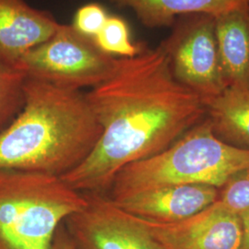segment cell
Masks as SVG:
<instances>
[{"label": "cell", "instance_id": "2e32d148", "mask_svg": "<svg viewBox=\"0 0 249 249\" xmlns=\"http://www.w3.org/2000/svg\"><path fill=\"white\" fill-rule=\"evenodd\" d=\"M218 200L238 215L249 209V167L236 173L227 181Z\"/></svg>", "mask_w": 249, "mask_h": 249}, {"label": "cell", "instance_id": "4fadbf2b", "mask_svg": "<svg viewBox=\"0 0 249 249\" xmlns=\"http://www.w3.org/2000/svg\"><path fill=\"white\" fill-rule=\"evenodd\" d=\"M205 105L214 131L249 149V88L227 86L217 96L206 100Z\"/></svg>", "mask_w": 249, "mask_h": 249}, {"label": "cell", "instance_id": "9a60e30c", "mask_svg": "<svg viewBox=\"0 0 249 249\" xmlns=\"http://www.w3.org/2000/svg\"><path fill=\"white\" fill-rule=\"evenodd\" d=\"M105 53L118 57H132L142 51L145 44L135 43L131 31L124 18L109 15L105 25L93 38Z\"/></svg>", "mask_w": 249, "mask_h": 249}, {"label": "cell", "instance_id": "e0dca14e", "mask_svg": "<svg viewBox=\"0 0 249 249\" xmlns=\"http://www.w3.org/2000/svg\"><path fill=\"white\" fill-rule=\"evenodd\" d=\"M108 16L104 6L98 3H89L76 11L71 25L80 34L94 38L105 25Z\"/></svg>", "mask_w": 249, "mask_h": 249}, {"label": "cell", "instance_id": "ba28073f", "mask_svg": "<svg viewBox=\"0 0 249 249\" xmlns=\"http://www.w3.org/2000/svg\"><path fill=\"white\" fill-rule=\"evenodd\" d=\"M137 218L162 249H241L242 247L240 217L219 200L175 223Z\"/></svg>", "mask_w": 249, "mask_h": 249}, {"label": "cell", "instance_id": "3957f363", "mask_svg": "<svg viewBox=\"0 0 249 249\" xmlns=\"http://www.w3.org/2000/svg\"><path fill=\"white\" fill-rule=\"evenodd\" d=\"M249 167V148L222 141L206 116L165 150L121 170L109 189V196L116 201L140 191L171 185L220 189L233 175Z\"/></svg>", "mask_w": 249, "mask_h": 249}, {"label": "cell", "instance_id": "7a4b0ae2", "mask_svg": "<svg viewBox=\"0 0 249 249\" xmlns=\"http://www.w3.org/2000/svg\"><path fill=\"white\" fill-rule=\"evenodd\" d=\"M101 133L86 93L26 78L23 106L0 131V169L62 178L89 157Z\"/></svg>", "mask_w": 249, "mask_h": 249}, {"label": "cell", "instance_id": "ac0fdd59", "mask_svg": "<svg viewBox=\"0 0 249 249\" xmlns=\"http://www.w3.org/2000/svg\"><path fill=\"white\" fill-rule=\"evenodd\" d=\"M50 249H76L64 223L55 231Z\"/></svg>", "mask_w": 249, "mask_h": 249}, {"label": "cell", "instance_id": "8992f818", "mask_svg": "<svg viewBox=\"0 0 249 249\" xmlns=\"http://www.w3.org/2000/svg\"><path fill=\"white\" fill-rule=\"evenodd\" d=\"M174 77L200 97L213 98L227 87L215 34V15L192 12L178 16L160 45Z\"/></svg>", "mask_w": 249, "mask_h": 249}, {"label": "cell", "instance_id": "6da1fadb", "mask_svg": "<svg viewBox=\"0 0 249 249\" xmlns=\"http://www.w3.org/2000/svg\"><path fill=\"white\" fill-rule=\"evenodd\" d=\"M86 96L102 127L94 150L62 177L76 190L105 192L127 165L168 148L207 116L204 99L174 77L160 45L118 57Z\"/></svg>", "mask_w": 249, "mask_h": 249}, {"label": "cell", "instance_id": "5bb4252c", "mask_svg": "<svg viewBox=\"0 0 249 249\" xmlns=\"http://www.w3.org/2000/svg\"><path fill=\"white\" fill-rule=\"evenodd\" d=\"M25 80L23 72L0 56V131L23 106Z\"/></svg>", "mask_w": 249, "mask_h": 249}, {"label": "cell", "instance_id": "5b68a950", "mask_svg": "<svg viewBox=\"0 0 249 249\" xmlns=\"http://www.w3.org/2000/svg\"><path fill=\"white\" fill-rule=\"evenodd\" d=\"M118 58L105 53L93 38L59 24L45 42L27 52L16 68L26 78L66 89L93 88L113 73Z\"/></svg>", "mask_w": 249, "mask_h": 249}, {"label": "cell", "instance_id": "277c9868", "mask_svg": "<svg viewBox=\"0 0 249 249\" xmlns=\"http://www.w3.org/2000/svg\"><path fill=\"white\" fill-rule=\"evenodd\" d=\"M86 203L60 177L0 169V249H50L57 228Z\"/></svg>", "mask_w": 249, "mask_h": 249}, {"label": "cell", "instance_id": "9c48e42d", "mask_svg": "<svg viewBox=\"0 0 249 249\" xmlns=\"http://www.w3.org/2000/svg\"><path fill=\"white\" fill-rule=\"evenodd\" d=\"M217 187L171 185L140 191L115 201L127 213L156 223H175L203 211L219 199Z\"/></svg>", "mask_w": 249, "mask_h": 249}, {"label": "cell", "instance_id": "8fae6325", "mask_svg": "<svg viewBox=\"0 0 249 249\" xmlns=\"http://www.w3.org/2000/svg\"><path fill=\"white\" fill-rule=\"evenodd\" d=\"M215 34L227 86L249 89V2L215 15Z\"/></svg>", "mask_w": 249, "mask_h": 249}, {"label": "cell", "instance_id": "30bf717a", "mask_svg": "<svg viewBox=\"0 0 249 249\" xmlns=\"http://www.w3.org/2000/svg\"><path fill=\"white\" fill-rule=\"evenodd\" d=\"M59 24L50 12L34 8L26 0H0V56L16 67Z\"/></svg>", "mask_w": 249, "mask_h": 249}, {"label": "cell", "instance_id": "d6986e66", "mask_svg": "<svg viewBox=\"0 0 249 249\" xmlns=\"http://www.w3.org/2000/svg\"><path fill=\"white\" fill-rule=\"evenodd\" d=\"M242 228L241 249H249V209L239 214Z\"/></svg>", "mask_w": 249, "mask_h": 249}, {"label": "cell", "instance_id": "7c38bea8", "mask_svg": "<svg viewBox=\"0 0 249 249\" xmlns=\"http://www.w3.org/2000/svg\"><path fill=\"white\" fill-rule=\"evenodd\" d=\"M118 8L130 9L143 25L150 29L169 27L178 16L206 12L213 15L249 2V0H110Z\"/></svg>", "mask_w": 249, "mask_h": 249}, {"label": "cell", "instance_id": "52a82bcc", "mask_svg": "<svg viewBox=\"0 0 249 249\" xmlns=\"http://www.w3.org/2000/svg\"><path fill=\"white\" fill-rule=\"evenodd\" d=\"M87 203L64 222L76 249H162L139 219L103 192L85 193Z\"/></svg>", "mask_w": 249, "mask_h": 249}]
</instances>
